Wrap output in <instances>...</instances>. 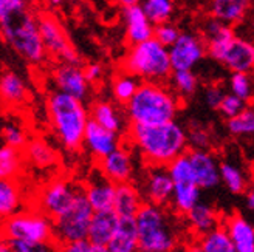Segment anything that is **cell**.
<instances>
[{
	"instance_id": "1",
	"label": "cell",
	"mask_w": 254,
	"mask_h": 252,
	"mask_svg": "<svg viewBox=\"0 0 254 252\" xmlns=\"http://www.w3.org/2000/svg\"><path fill=\"white\" fill-rule=\"evenodd\" d=\"M127 135L147 166H168L177 156L185 153L189 144L188 132L175 121L130 124Z\"/></svg>"
},
{
	"instance_id": "2",
	"label": "cell",
	"mask_w": 254,
	"mask_h": 252,
	"mask_svg": "<svg viewBox=\"0 0 254 252\" xmlns=\"http://www.w3.org/2000/svg\"><path fill=\"white\" fill-rule=\"evenodd\" d=\"M47 115L56 140L64 149L74 152L84 146V133L90 121L84 101L55 90L47 99Z\"/></svg>"
},
{
	"instance_id": "3",
	"label": "cell",
	"mask_w": 254,
	"mask_h": 252,
	"mask_svg": "<svg viewBox=\"0 0 254 252\" xmlns=\"http://www.w3.org/2000/svg\"><path fill=\"white\" fill-rule=\"evenodd\" d=\"M180 98L163 82H141L126 105L130 124H161L174 121L180 110Z\"/></svg>"
},
{
	"instance_id": "4",
	"label": "cell",
	"mask_w": 254,
	"mask_h": 252,
	"mask_svg": "<svg viewBox=\"0 0 254 252\" xmlns=\"http://www.w3.org/2000/svg\"><path fill=\"white\" fill-rule=\"evenodd\" d=\"M121 70L136 76L141 82H166L174 71L169 47L157 37L132 45L121 62Z\"/></svg>"
},
{
	"instance_id": "5",
	"label": "cell",
	"mask_w": 254,
	"mask_h": 252,
	"mask_svg": "<svg viewBox=\"0 0 254 252\" xmlns=\"http://www.w3.org/2000/svg\"><path fill=\"white\" fill-rule=\"evenodd\" d=\"M139 251L171 252L179 245V231L164 206L144 203L136 213Z\"/></svg>"
},
{
	"instance_id": "6",
	"label": "cell",
	"mask_w": 254,
	"mask_h": 252,
	"mask_svg": "<svg viewBox=\"0 0 254 252\" xmlns=\"http://www.w3.org/2000/svg\"><path fill=\"white\" fill-rule=\"evenodd\" d=\"M0 25H2L3 41L22 59L33 65H37L45 60L48 51L42 39L37 17L31 16L25 9L0 20Z\"/></svg>"
},
{
	"instance_id": "7",
	"label": "cell",
	"mask_w": 254,
	"mask_h": 252,
	"mask_svg": "<svg viewBox=\"0 0 254 252\" xmlns=\"http://www.w3.org/2000/svg\"><path fill=\"white\" fill-rule=\"evenodd\" d=\"M3 238H20L37 246H50L55 243L53 220L44 212H17L3 218Z\"/></svg>"
},
{
	"instance_id": "8",
	"label": "cell",
	"mask_w": 254,
	"mask_h": 252,
	"mask_svg": "<svg viewBox=\"0 0 254 252\" xmlns=\"http://www.w3.org/2000/svg\"><path fill=\"white\" fill-rule=\"evenodd\" d=\"M93 213L95 209L92 207L90 201L87 200L82 189L79 195L76 197L71 207L53 220L55 245L62 248L70 242L87 238Z\"/></svg>"
},
{
	"instance_id": "9",
	"label": "cell",
	"mask_w": 254,
	"mask_h": 252,
	"mask_svg": "<svg viewBox=\"0 0 254 252\" xmlns=\"http://www.w3.org/2000/svg\"><path fill=\"white\" fill-rule=\"evenodd\" d=\"M82 189V186L67 180H55L42 189L39 198H37V204H39L41 212L55 220L71 207Z\"/></svg>"
},
{
	"instance_id": "10",
	"label": "cell",
	"mask_w": 254,
	"mask_h": 252,
	"mask_svg": "<svg viewBox=\"0 0 254 252\" xmlns=\"http://www.w3.org/2000/svg\"><path fill=\"white\" fill-rule=\"evenodd\" d=\"M37 22H39V30L48 54L58 57L61 62L79 64V56L76 54L74 48L71 47L61 22L48 12L37 16Z\"/></svg>"
},
{
	"instance_id": "11",
	"label": "cell",
	"mask_w": 254,
	"mask_h": 252,
	"mask_svg": "<svg viewBox=\"0 0 254 252\" xmlns=\"http://www.w3.org/2000/svg\"><path fill=\"white\" fill-rule=\"evenodd\" d=\"M208 54L203 37L195 33H182L169 47V56L174 70H194Z\"/></svg>"
},
{
	"instance_id": "12",
	"label": "cell",
	"mask_w": 254,
	"mask_h": 252,
	"mask_svg": "<svg viewBox=\"0 0 254 252\" xmlns=\"http://www.w3.org/2000/svg\"><path fill=\"white\" fill-rule=\"evenodd\" d=\"M139 192H141L146 203H154L158 206L171 204L174 194V180L168 166L149 164L141 178Z\"/></svg>"
},
{
	"instance_id": "13",
	"label": "cell",
	"mask_w": 254,
	"mask_h": 252,
	"mask_svg": "<svg viewBox=\"0 0 254 252\" xmlns=\"http://www.w3.org/2000/svg\"><path fill=\"white\" fill-rule=\"evenodd\" d=\"M211 57L231 73H254V42L242 37H233Z\"/></svg>"
},
{
	"instance_id": "14",
	"label": "cell",
	"mask_w": 254,
	"mask_h": 252,
	"mask_svg": "<svg viewBox=\"0 0 254 252\" xmlns=\"http://www.w3.org/2000/svg\"><path fill=\"white\" fill-rule=\"evenodd\" d=\"M53 79L58 90L68 93L81 101H85L90 95V82H88L84 68H81L79 64L62 62L55 70Z\"/></svg>"
},
{
	"instance_id": "15",
	"label": "cell",
	"mask_w": 254,
	"mask_h": 252,
	"mask_svg": "<svg viewBox=\"0 0 254 252\" xmlns=\"http://www.w3.org/2000/svg\"><path fill=\"white\" fill-rule=\"evenodd\" d=\"M188 155L190 158V162H192L195 181L203 191H211L222 183L220 162L209 150L190 149Z\"/></svg>"
},
{
	"instance_id": "16",
	"label": "cell",
	"mask_w": 254,
	"mask_h": 252,
	"mask_svg": "<svg viewBox=\"0 0 254 252\" xmlns=\"http://www.w3.org/2000/svg\"><path fill=\"white\" fill-rule=\"evenodd\" d=\"M84 147L99 161L120 147V133L103 127L90 118L84 133Z\"/></svg>"
},
{
	"instance_id": "17",
	"label": "cell",
	"mask_w": 254,
	"mask_h": 252,
	"mask_svg": "<svg viewBox=\"0 0 254 252\" xmlns=\"http://www.w3.org/2000/svg\"><path fill=\"white\" fill-rule=\"evenodd\" d=\"M84 192L95 210L113 209L117 195V183H113L109 176L101 172V169H98L88 176L84 186Z\"/></svg>"
},
{
	"instance_id": "18",
	"label": "cell",
	"mask_w": 254,
	"mask_h": 252,
	"mask_svg": "<svg viewBox=\"0 0 254 252\" xmlns=\"http://www.w3.org/2000/svg\"><path fill=\"white\" fill-rule=\"evenodd\" d=\"M118 221L120 215L115 212V209L95 210L87 235V238L95 248V252H109L107 246L117 231Z\"/></svg>"
},
{
	"instance_id": "19",
	"label": "cell",
	"mask_w": 254,
	"mask_h": 252,
	"mask_svg": "<svg viewBox=\"0 0 254 252\" xmlns=\"http://www.w3.org/2000/svg\"><path fill=\"white\" fill-rule=\"evenodd\" d=\"M123 20L126 30V39L130 45L144 42L150 37H154L155 28L152 20L147 17L141 5H133L123 8Z\"/></svg>"
},
{
	"instance_id": "20",
	"label": "cell",
	"mask_w": 254,
	"mask_h": 252,
	"mask_svg": "<svg viewBox=\"0 0 254 252\" xmlns=\"http://www.w3.org/2000/svg\"><path fill=\"white\" fill-rule=\"evenodd\" d=\"M99 169L117 184L129 183L133 178V172H135L130 152L121 146L107 156H104L103 159H99Z\"/></svg>"
},
{
	"instance_id": "21",
	"label": "cell",
	"mask_w": 254,
	"mask_h": 252,
	"mask_svg": "<svg viewBox=\"0 0 254 252\" xmlns=\"http://www.w3.org/2000/svg\"><path fill=\"white\" fill-rule=\"evenodd\" d=\"M139 249L138 224L135 217H120L117 231L107 246L109 252H135Z\"/></svg>"
},
{
	"instance_id": "22",
	"label": "cell",
	"mask_w": 254,
	"mask_h": 252,
	"mask_svg": "<svg viewBox=\"0 0 254 252\" xmlns=\"http://www.w3.org/2000/svg\"><path fill=\"white\" fill-rule=\"evenodd\" d=\"M0 96L3 107L17 108L28 99V87L25 81L14 71H3L0 78Z\"/></svg>"
},
{
	"instance_id": "23",
	"label": "cell",
	"mask_w": 254,
	"mask_h": 252,
	"mask_svg": "<svg viewBox=\"0 0 254 252\" xmlns=\"http://www.w3.org/2000/svg\"><path fill=\"white\" fill-rule=\"evenodd\" d=\"M251 0H209V16L228 25L240 23L248 14Z\"/></svg>"
},
{
	"instance_id": "24",
	"label": "cell",
	"mask_w": 254,
	"mask_h": 252,
	"mask_svg": "<svg viewBox=\"0 0 254 252\" xmlns=\"http://www.w3.org/2000/svg\"><path fill=\"white\" fill-rule=\"evenodd\" d=\"M225 229L230 234L236 252H254V226L240 213L225 220Z\"/></svg>"
},
{
	"instance_id": "25",
	"label": "cell",
	"mask_w": 254,
	"mask_h": 252,
	"mask_svg": "<svg viewBox=\"0 0 254 252\" xmlns=\"http://www.w3.org/2000/svg\"><path fill=\"white\" fill-rule=\"evenodd\" d=\"M144 204V198L130 181L117 184V195L113 209L120 217H136L138 210Z\"/></svg>"
},
{
	"instance_id": "26",
	"label": "cell",
	"mask_w": 254,
	"mask_h": 252,
	"mask_svg": "<svg viewBox=\"0 0 254 252\" xmlns=\"http://www.w3.org/2000/svg\"><path fill=\"white\" fill-rule=\"evenodd\" d=\"M90 118L103 125V127L115 133H121L126 127L127 115L121 113L120 108L107 102V101H96L90 107Z\"/></svg>"
},
{
	"instance_id": "27",
	"label": "cell",
	"mask_w": 254,
	"mask_h": 252,
	"mask_svg": "<svg viewBox=\"0 0 254 252\" xmlns=\"http://www.w3.org/2000/svg\"><path fill=\"white\" fill-rule=\"evenodd\" d=\"M186 217H188L190 229L198 237L205 235L220 226V218H219L217 210L206 203H201V201L186 213Z\"/></svg>"
},
{
	"instance_id": "28",
	"label": "cell",
	"mask_w": 254,
	"mask_h": 252,
	"mask_svg": "<svg viewBox=\"0 0 254 252\" xmlns=\"http://www.w3.org/2000/svg\"><path fill=\"white\" fill-rule=\"evenodd\" d=\"M203 189L192 181H185V183H174V194H172V209L180 213V215H186V213L192 209L195 204L200 203Z\"/></svg>"
},
{
	"instance_id": "29",
	"label": "cell",
	"mask_w": 254,
	"mask_h": 252,
	"mask_svg": "<svg viewBox=\"0 0 254 252\" xmlns=\"http://www.w3.org/2000/svg\"><path fill=\"white\" fill-rule=\"evenodd\" d=\"M25 158L34 167L41 170L53 167L58 162V155L55 152V149L52 146H48L44 140H39V138H36V140L30 141L25 146Z\"/></svg>"
},
{
	"instance_id": "30",
	"label": "cell",
	"mask_w": 254,
	"mask_h": 252,
	"mask_svg": "<svg viewBox=\"0 0 254 252\" xmlns=\"http://www.w3.org/2000/svg\"><path fill=\"white\" fill-rule=\"evenodd\" d=\"M220 178L225 187L234 195L245 194L247 189L250 187V181L245 170L230 159H225L220 162Z\"/></svg>"
},
{
	"instance_id": "31",
	"label": "cell",
	"mask_w": 254,
	"mask_h": 252,
	"mask_svg": "<svg viewBox=\"0 0 254 252\" xmlns=\"http://www.w3.org/2000/svg\"><path fill=\"white\" fill-rule=\"evenodd\" d=\"M22 195L17 183L12 178H2L0 181V215L2 218L11 217L20 212Z\"/></svg>"
},
{
	"instance_id": "32",
	"label": "cell",
	"mask_w": 254,
	"mask_h": 252,
	"mask_svg": "<svg viewBox=\"0 0 254 252\" xmlns=\"http://www.w3.org/2000/svg\"><path fill=\"white\" fill-rule=\"evenodd\" d=\"M195 249L201 252H236L233 240L225 229V226L223 228L219 226L211 232L201 235Z\"/></svg>"
},
{
	"instance_id": "33",
	"label": "cell",
	"mask_w": 254,
	"mask_h": 252,
	"mask_svg": "<svg viewBox=\"0 0 254 252\" xmlns=\"http://www.w3.org/2000/svg\"><path fill=\"white\" fill-rule=\"evenodd\" d=\"M139 79L133 74L127 73L124 70H121V73L118 76H115L112 82V96L121 105H127V102L133 98V95L136 93L138 87H139Z\"/></svg>"
},
{
	"instance_id": "34",
	"label": "cell",
	"mask_w": 254,
	"mask_h": 252,
	"mask_svg": "<svg viewBox=\"0 0 254 252\" xmlns=\"http://www.w3.org/2000/svg\"><path fill=\"white\" fill-rule=\"evenodd\" d=\"M169 84L172 92L180 99H189L195 95L198 88V79L192 70H174Z\"/></svg>"
},
{
	"instance_id": "35",
	"label": "cell",
	"mask_w": 254,
	"mask_h": 252,
	"mask_svg": "<svg viewBox=\"0 0 254 252\" xmlns=\"http://www.w3.org/2000/svg\"><path fill=\"white\" fill-rule=\"evenodd\" d=\"M23 166V155L20 149L5 144L0 149V176L2 178H12L20 173Z\"/></svg>"
},
{
	"instance_id": "36",
	"label": "cell",
	"mask_w": 254,
	"mask_h": 252,
	"mask_svg": "<svg viewBox=\"0 0 254 252\" xmlns=\"http://www.w3.org/2000/svg\"><path fill=\"white\" fill-rule=\"evenodd\" d=\"M226 129L233 136L254 135V105H247L237 116L226 119Z\"/></svg>"
},
{
	"instance_id": "37",
	"label": "cell",
	"mask_w": 254,
	"mask_h": 252,
	"mask_svg": "<svg viewBox=\"0 0 254 252\" xmlns=\"http://www.w3.org/2000/svg\"><path fill=\"white\" fill-rule=\"evenodd\" d=\"M141 6L154 25L169 22L174 14V0H143Z\"/></svg>"
},
{
	"instance_id": "38",
	"label": "cell",
	"mask_w": 254,
	"mask_h": 252,
	"mask_svg": "<svg viewBox=\"0 0 254 252\" xmlns=\"http://www.w3.org/2000/svg\"><path fill=\"white\" fill-rule=\"evenodd\" d=\"M228 85L230 92L242 98L245 102L254 101V73H233Z\"/></svg>"
},
{
	"instance_id": "39",
	"label": "cell",
	"mask_w": 254,
	"mask_h": 252,
	"mask_svg": "<svg viewBox=\"0 0 254 252\" xmlns=\"http://www.w3.org/2000/svg\"><path fill=\"white\" fill-rule=\"evenodd\" d=\"M2 136L3 141L8 146L17 147V149H23L28 144L27 141V133L23 132V129L17 122H6L2 129Z\"/></svg>"
},
{
	"instance_id": "40",
	"label": "cell",
	"mask_w": 254,
	"mask_h": 252,
	"mask_svg": "<svg viewBox=\"0 0 254 252\" xmlns=\"http://www.w3.org/2000/svg\"><path fill=\"white\" fill-rule=\"evenodd\" d=\"M247 104L248 102H245L242 98H239V96H236L234 93L230 92V93L225 95L222 104L219 107V111H220V115L225 119H231V118L237 116L239 113L247 107Z\"/></svg>"
},
{
	"instance_id": "41",
	"label": "cell",
	"mask_w": 254,
	"mask_h": 252,
	"mask_svg": "<svg viewBox=\"0 0 254 252\" xmlns=\"http://www.w3.org/2000/svg\"><path fill=\"white\" fill-rule=\"evenodd\" d=\"M180 34H182V31L179 30V27H175V25L171 23V22H164V23L155 25L154 36L166 47H171L177 39H179Z\"/></svg>"
},
{
	"instance_id": "42",
	"label": "cell",
	"mask_w": 254,
	"mask_h": 252,
	"mask_svg": "<svg viewBox=\"0 0 254 252\" xmlns=\"http://www.w3.org/2000/svg\"><path fill=\"white\" fill-rule=\"evenodd\" d=\"M50 246H37L27 240H20V238H5L2 245V251H12V252H42L48 251Z\"/></svg>"
},
{
	"instance_id": "43",
	"label": "cell",
	"mask_w": 254,
	"mask_h": 252,
	"mask_svg": "<svg viewBox=\"0 0 254 252\" xmlns=\"http://www.w3.org/2000/svg\"><path fill=\"white\" fill-rule=\"evenodd\" d=\"M188 141L190 149L208 150L211 147V136L203 127H192L188 132Z\"/></svg>"
},
{
	"instance_id": "44",
	"label": "cell",
	"mask_w": 254,
	"mask_h": 252,
	"mask_svg": "<svg viewBox=\"0 0 254 252\" xmlns=\"http://www.w3.org/2000/svg\"><path fill=\"white\" fill-rule=\"evenodd\" d=\"M27 9V0H0V20Z\"/></svg>"
},
{
	"instance_id": "45",
	"label": "cell",
	"mask_w": 254,
	"mask_h": 252,
	"mask_svg": "<svg viewBox=\"0 0 254 252\" xmlns=\"http://www.w3.org/2000/svg\"><path fill=\"white\" fill-rule=\"evenodd\" d=\"M225 95L226 93L219 85H209L205 88V104L212 110H219Z\"/></svg>"
},
{
	"instance_id": "46",
	"label": "cell",
	"mask_w": 254,
	"mask_h": 252,
	"mask_svg": "<svg viewBox=\"0 0 254 252\" xmlns=\"http://www.w3.org/2000/svg\"><path fill=\"white\" fill-rule=\"evenodd\" d=\"M62 249L67 252H95V248L88 238H81V240L70 242L67 245H64Z\"/></svg>"
},
{
	"instance_id": "47",
	"label": "cell",
	"mask_w": 254,
	"mask_h": 252,
	"mask_svg": "<svg viewBox=\"0 0 254 252\" xmlns=\"http://www.w3.org/2000/svg\"><path fill=\"white\" fill-rule=\"evenodd\" d=\"M84 73H85L88 82L96 84V82H99L101 79H103V76H104V67L101 65V64H88L84 68Z\"/></svg>"
},
{
	"instance_id": "48",
	"label": "cell",
	"mask_w": 254,
	"mask_h": 252,
	"mask_svg": "<svg viewBox=\"0 0 254 252\" xmlns=\"http://www.w3.org/2000/svg\"><path fill=\"white\" fill-rule=\"evenodd\" d=\"M247 207L250 210H254V181L251 183L248 195H247Z\"/></svg>"
},
{
	"instance_id": "49",
	"label": "cell",
	"mask_w": 254,
	"mask_h": 252,
	"mask_svg": "<svg viewBox=\"0 0 254 252\" xmlns=\"http://www.w3.org/2000/svg\"><path fill=\"white\" fill-rule=\"evenodd\" d=\"M117 2H118L123 8H127V6L138 5V3H139V0H117Z\"/></svg>"
},
{
	"instance_id": "50",
	"label": "cell",
	"mask_w": 254,
	"mask_h": 252,
	"mask_svg": "<svg viewBox=\"0 0 254 252\" xmlns=\"http://www.w3.org/2000/svg\"><path fill=\"white\" fill-rule=\"evenodd\" d=\"M48 2L52 3L53 6H58V5H61V3L64 2V0H48Z\"/></svg>"
},
{
	"instance_id": "51",
	"label": "cell",
	"mask_w": 254,
	"mask_h": 252,
	"mask_svg": "<svg viewBox=\"0 0 254 252\" xmlns=\"http://www.w3.org/2000/svg\"><path fill=\"white\" fill-rule=\"evenodd\" d=\"M107 2H117V0H107Z\"/></svg>"
},
{
	"instance_id": "52",
	"label": "cell",
	"mask_w": 254,
	"mask_h": 252,
	"mask_svg": "<svg viewBox=\"0 0 254 252\" xmlns=\"http://www.w3.org/2000/svg\"><path fill=\"white\" fill-rule=\"evenodd\" d=\"M253 169H254V166H253Z\"/></svg>"
}]
</instances>
